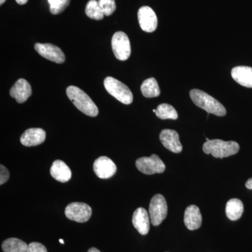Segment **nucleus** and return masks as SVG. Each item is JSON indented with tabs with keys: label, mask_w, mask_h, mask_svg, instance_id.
I'll return each instance as SVG.
<instances>
[{
	"label": "nucleus",
	"mask_w": 252,
	"mask_h": 252,
	"mask_svg": "<svg viewBox=\"0 0 252 252\" xmlns=\"http://www.w3.org/2000/svg\"><path fill=\"white\" fill-rule=\"evenodd\" d=\"M203 150L204 153L211 154L212 157L217 158H223L238 153L240 150V145L234 141L225 142L215 139L205 142Z\"/></svg>",
	"instance_id": "3"
},
{
	"label": "nucleus",
	"mask_w": 252,
	"mask_h": 252,
	"mask_svg": "<svg viewBox=\"0 0 252 252\" xmlns=\"http://www.w3.org/2000/svg\"><path fill=\"white\" fill-rule=\"evenodd\" d=\"M9 178V172L3 165H0V185H4Z\"/></svg>",
	"instance_id": "27"
},
{
	"label": "nucleus",
	"mask_w": 252,
	"mask_h": 252,
	"mask_svg": "<svg viewBox=\"0 0 252 252\" xmlns=\"http://www.w3.org/2000/svg\"><path fill=\"white\" fill-rule=\"evenodd\" d=\"M27 252H47V250L42 244L31 243L28 245Z\"/></svg>",
	"instance_id": "26"
},
{
	"label": "nucleus",
	"mask_w": 252,
	"mask_h": 252,
	"mask_svg": "<svg viewBox=\"0 0 252 252\" xmlns=\"http://www.w3.org/2000/svg\"><path fill=\"white\" fill-rule=\"evenodd\" d=\"M98 3L104 16H111L117 9L115 0H98Z\"/></svg>",
	"instance_id": "24"
},
{
	"label": "nucleus",
	"mask_w": 252,
	"mask_h": 252,
	"mask_svg": "<svg viewBox=\"0 0 252 252\" xmlns=\"http://www.w3.org/2000/svg\"><path fill=\"white\" fill-rule=\"evenodd\" d=\"M158 118L160 119H172L176 120L178 119V114L176 109L172 105L168 104H161L158 106L157 109H154Z\"/></svg>",
	"instance_id": "22"
},
{
	"label": "nucleus",
	"mask_w": 252,
	"mask_h": 252,
	"mask_svg": "<svg viewBox=\"0 0 252 252\" xmlns=\"http://www.w3.org/2000/svg\"><path fill=\"white\" fill-rule=\"evenodd\" d=\"M136 167L142 173L149 175L162 173L165 170V164L156 154L150 157H142L137 159Z\"/></svg>",
	"instance_id": "7"
},
{
	"label": "nucleus",
	"mask_w": 252,
	"mask_h": 252,
	"mask_svg": "<svg viewBox=\"0 0 252 252\" xmlns=\"http://www.w3.org/2000/svg\"><path fill=\"white\" fill-rule=\"evenodd\" d=\"M34 49L36 52L43 58L49 60L52 62L61 64L65 61V56L62 50L54 44L36 43L34 46Z\"/></svg>",
	"instance_id": "9"
},
{
	"label": "nucleus",
	"mask_w": 252,
	"mask_h": 252,
	"mask_svg": "<svg viewBox=\"0 0 252 252\" xmlns=\"http://www.w3.org/2000/svg\"><path fill=\"white\" fill-rule=\"evenodd\" d=\"M245 186H246L247 188L248 189L252 190V178L249 179L248 182L245 184Z\"/></svg>",
	"instance_id": "28"
},
{
	"label": "nucleus",
	"mask_w": 252,
	"mask_h": 252,
	"mask_svg": "<svg viewBox=\"0 0 252 252\" xmlns=\"http://www.w3.org/2000/svg\"><path fill=\"white\" fill-rule=\"evenodd\" d=\"M190 97L195 105L206 111L208 114L223 117L226 114L225 107L211 95L203 91L193 89L190 91Z\"/></svg>",
	"instance_id": "2"
},
{
	"label": "nucleus",
	"mask_w": 252,
	"mask_h": 252,
	"mask_svg": "<svg viewBox=\"0 0 252 252\" xmlns=\"http://www.w3.org/2000/svg\"><path fill=\"white\" fill-rule=\"evenodd\" d=\"M149 211L152 225H160L167 217V205L165 198L160 194L154 195L151 200Z\"/></svg>",
	"instance_id": "5"
},
{
	"label": "nucleus",
	"mask_w": 252,
	"mask_h": 252,
	"mask_svg": "<svg viewBox=\"0 0 252 252\" xmlns=\"http://www.w3.org/2000/svg\"><path fill=\"white\" fill-rule=\"evenodd\" d=\"M231 76L237 83L247 88H252V67L238 66L231 70Z\"/></svg>",
	"instance_id": "17"
},
{
	"label": "nucleus",
	"mask_w": 252,
	"mask_h": 252,
	"mask_svg": "<svg viewBox=\"0 0 252 252\" xmlns=\"http://www.w3.org/2000/svg\"><path fill=\"white\" fill-rule=\"evenodd\" d=\"M88 252H101L99 251V250H97V249L92 248L91 249H89V251Z\"/></svg>",
	"instance_id": "30"
},
{
	"label": "nucleus",
	"mask_w": 252,
	"mask_h": 252,
	"mask_svg": "<svg viewBox=\"0 0 252 252\" xmlns=\"http://www.w3.org/2000/svg\"><path fill=\"white\" fill-rule=\"evenodd\" d=\"M86 14L88 17L96 21L102 20L104 16L97 0H90L87 3L86 6Z\"/></svg>",
	"instance_id": "23"
},
{
	"label": "nucleus",
	"mask_w": 252,
	"mask_h": 252,
	"mask_svg": "<svg viewBox=\"0 0 252 252\" xmlns=\"http://www.w3.org/2000/svg\"><path fill=\"white\" fill-rule=\"evenodd\" d=\"M132 224L141 235H145L150 229V220L148 212L143 207H139L134 212Z\"/></svg>",
	"instance_id": "15"
},
{
	"label": "nucleus",
	"mask_w": 252,
	"mask_h": 252,
	"mask_svg": "<svg viewBox=\"0 0 252 252\" xmlns=\"http://www.w3.org/2000/svg\"><path fill=\"white\" fill-rule=\"evenodd\" d=\"M64 213L69 220L84 223L90 220L92 210L87 204L75 202L67 205Z\"/></svg>",
	"instance_id": "8"
},
{
	"label": "nucleus",
	"mask_w": 252,
	"mask_h": 252,
	"mask_svg": "<svg viewBox=\"0 0 252 252\" xmlns=\"http://www.w3.org/2000/svg\"><path fill=\"white\" fill-rule=\"evenodd\" d=\"M28 245L18 238H9L1 245L4 252H27Z\"/></svg>",
	"instance_id": "20"
},
{
	"label": "nucleus",
	"mask_w": 252,
	"mask_h": 252,
	"mask_svg": "<svg viewBox=\"0 0 252 252\" xmlns=\"http://www.w3.org/2000/svg\"><path fill=\"white\" fill-rule=\"evenodd\" d=\"M66 94L74 105L81 112L91 117L97 116L98 108L84 91L77 86H71L67 88Z\"/></svg>",
	"instance_id": "1"
},
{
	"label": "nucleus",
	"mask_w": 252,
	"mask_h": 252,
	"mask_svg": "<svg viewBox=\"0 0 252 252\" xmlns=\"http://www.w3.org/2000/svg\"><path fill=\"white\" fill-rule=\"evenodd\" d=\"M51 175L55 180L62 183H65L72 177L70 168L66 165L65 162L61 160H55L51 167Z\"/></svg>",
	"instance_id": "18"
},
{
	"label": "nucleus",
	"mask_w": 252,
	"mask_h": 252,
	"mask_svg": "<svg viewBox=\"0 0 252 252\" xmlns=\"http://www.w3.org/2000/svg\"><path fill=\"white\" fill-rule=\"evenodd\" d=\"M69 2L70 0H58L54 6H50V11L54 15L61 14L67 7Z\"/></svg>",
	"instance_id": "25"
},
{
	"label": "nucleus",
	"mask_w": 252,
	"mask_h": 252,
	"mask_svg": "<svg viewBox=\"0 0 252 252\" xmlns=\"http://www.w3.org/2000/svg\"><path fill=\"white\" fill-rule=\"evenodd\" d=\"M104 86L107 92L122 103L130 104L133 101V95L129 88L115 78H106L104 81Z\"/></svg>",
	"instance_id": "4"
},
{
	"label": "nucleus",
	"mask_w": 252,
	"mask_h": 252,
	"mask_svg": "<svg viewBox=\"0 0 252 252\" xmlns=\"http://www.w3.org/2000/svg\"><path fill=\"white\" fill-rule=\"evenodd\" d=\"M28 1V0H16V2L20 5L26 4Z\"/></svg>",
	"instance_id": "29"
},
{
	"label": "nucleus",
	"mask_w": 252,
	"mask_h": 252,
	"mask_svg": "<svg viewBox=\"0 0 252 252\" xmlns=\"http://www.w3.org/2000/svg\"><path fill=\"white\" fill-rule=\"evenodd\" d=\"M10 94L18 103H23L31 96V86L26 79H18L10 90Z\"/></svg>",
	"instance_id": "13"
},
{
	"label": "nucleus",
	"mask_w": 252,
	"mask_h": 252,
	"mask_svg": "<svg viewBox=\"0 0 252 252\" xmlns=\"http://www.w3.org/2000/svg\"><path fill=\"white\" fill-rule=\"evenodd\" d=\"M160 142L167 149L173 153L179 154L182 151L180 136L175 130L165 129L160 134Z\"/></svg>",
	"instance_id": "12"
},
{
	"label": "nucleus",
	"mask_w": 252,
	"mask_h": 252,
	"mask_svg": "<svg viewBox=\"0 0 252 252\" xmlns=\"http://www.w3.org/2000/svg\"><path fill=\"white\" fill-rule=\"evenodd\" d=\"M112 47L114 56L119 61H126L130 57V42L126 33L117 32L113 35Z\"/></svg>",
	"instance_id": "6"
},
{
	"label": "nucleus",
	"mask_w": 252,
	"mask_h": 252,
	"mask_svg": "<svg viewBox=\"0 0 252 252\" xmlns=\"http://www.w3.org/2000/svg\"><path fill=\"white\" fill-rule=\"evenodd\" d=\"M46 132L41 128H30L23 132L21 142L26 147L39 145L45 141Z\"/></svg>",
	"instance_id": "14"
},
{
	"label": "nucleus",
	"mask_w": 252,
	"mask_h": 252,
	"mask_svg": "<svg viewBox=\"0 0 252 252\" xmlns=\"http://www.w3.org/2000/svg\"><path fill=\"white\" fill-rule=\"evenodd\" d=\"M138 21L142 31L153 32L157 30L158 18L153 9L149 6H142L138 11Z\"/></svg>",
	"instance_id": "10"
},
{
	"label": "nucleus",
	"mask_w": 252,
	"mask_h": 252,
	"mask_svg": "<svg viewBox=\"0 0 252 252\" xmlns=\"http://www.w3.org/2000/svg\"><path fill=\"white\" fill-rule=\"evenodd\" d=\"M243 202L239 199H230L227 202L226 206H225V214L230 220H238L243 215Z\"/></svg>",
	"instance_id": "19"
},
{
	"label": "nucleus",
	"mask_w": 252,
	"mask_h": 252,
	"mask_svg": "<svg viewBox=\"0 0 252 252\" xmlns=\"http://www.w3.org/2000/svg\"><path fill=\"white\" fill-rule=\"evenodd\" d=\"M141 91L144 97L148 98L158 97L160 94V88L154 78H149L144 81L141 86Z\"/></svg>",
	"instance_id": "21"
},
{
	"label": "nucleus",
	"mask_w": 252,
	"mask_h": 252,
	"mask_svg": "<svg viewBox=\"0 0 252 252\" xmlns=\"http://www.w3.org/2000/svg\"><path fill=\"white\" fill-rule=\"evenodd\" d=\"M94 170L95 175L100 179H109L117 172L115 163L107 157H101L94 160Z\"/></svg>",
	"instance_id": "11"
},
{
	"label": "nucleus",
	"mask_w": 252,
	"mask_h": 252,
	"mask_svg": "<svg viewBox=\"0 0 252 252\" xmlns=\"http://www.w3.org/2000/svg\"><path fill=\"white\" fill-rule=\"evenodd\" d=\"M6 0H0V4L2 5L5 2Z\"/></svg>",
	"instance_id": "31"
},
{
	"label": "nucleus",
	"mask_w": 252,
	"mask_h": 252,
	"mask_svg": "<svg viewBox=\"0 0 252 252\" xmlns=\"http://www.w3.org/2000/svg\"><path fill=\"white\" fill-rule=\"evenodd\" d=\"M186 227L190 230L198 229L202 224V215L196 205H190L186 209L185 213Z\"/></svg>",
	"instance_id": "16"
},
{
	"label": "nucleus",
	"mask_w": 252,
	"mask_h": 252,
	"mask_svg": "<svg viewBox=\"0 0 252 252\" xmlns=\"http://www.w3.org/2000/svg\"><path fill=\"white\" fill-rule=\"evenodd\" d=\"M59 242H60V243H61V244H64V240H62V239H60V240H59Z\"/></svg>",
	"instance_id": "32"
}]
</instances>
